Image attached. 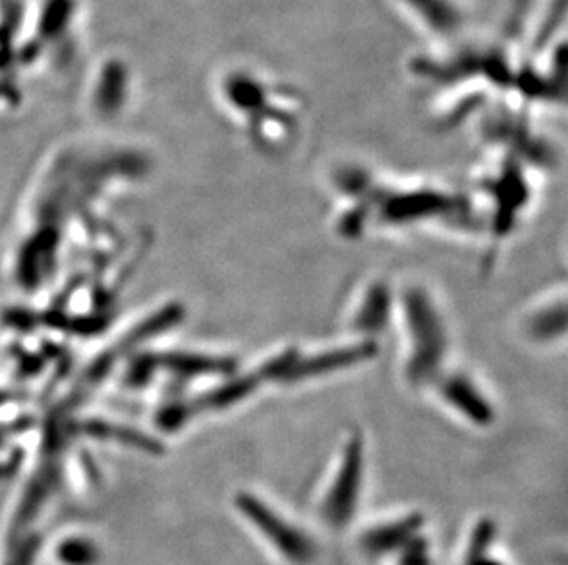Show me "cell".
I'll return each instance as SVG.
<instances>
[{"label": "cell", "mask_w": 568, "mask_h": 565, "mask_svg": "<svg viewBox=\"0 0 568 565\" xmlns=\"http://www.w3.org/2000/svg\"><path fill=\"white\" fill-rule=\"evenodd\" d=\"M236 508L290 564L310 565L315 561V542L260 497L242 492L236 496Z\"/></svg>", "instance_id": "obj_1"}, {"label": "cell", "mask_w": 568, "mask_h": 565, "mask_svg": "<svg viewBox=\"0 0 568 565\" xmlns=\"http://www.w3.org/2000/svg\"><path fill=\"white\" fill-rule=\"evenodd\" d=\"M365 470V446L359 438H354L346 444L343 463L338 466L337 477L324 500V520L327 525L344 528L354 520L359 505L361 485Z\"/></svg>", "instance_id": "obj_2"}, {"label": "cell", "mask_w": 568, "mask_h": 565, "mask_svg": "<svg viewBox=\"0 0 568 565\" xmlns=\"http://www.w3.org/2000/svg\"><path fill=\"white\" fill-rule=\"evenodd\" d=\"M410 326L414 337V373L424 377L433 366H438L444 352V332L435 310L424 294L410 296Z\"/></svg>", "instance_id": "obj_3"}, {"label": "cell", "mask_w": 568, "mask_h": 565, "mask_svg": "<svg viewBox=\"0 0 568 565\" xmlns=\"http://www.w3.org/2000/svg\"><path fill=\"white\" fill-rule=\"evenodd\" d=\"M424 523V516L408 514L396 522L383 523L379 527L371 528L361 540V544L372 555H386L392 551L402 549L408 540H413L422 531Z\"/></svg>", "instance_id": "obj_4"}, {"label": "cell", "mask_w": 568, "mask_h": 565, "mask_svg": "<svg viewBox=\"0 0 568 565\" xmlns=\"http://www.w3.org/2000/svg\"><path fill=\"white\" fill-rule=\"evenodd\" d=\"M447 399L449 402L464 411L469 419L478 422V424H486L491 419V411L488 404L484 402L483 397L478 396L477 391L473 390V386L466 380H455L450 382L447 388Z\"/></svg>", "instance_id": "obj_5"}, {"label": "cell", "mask_w": 568, "mask_h": 565, "mask_svg": "<svg viewBox=\"0 0 568 565\" xmlns=\"http://www.w3.org/2000/svg\"><path fill=\"white\" fill-rule=\"evenodd\" d=\"M399 565H430L429 545L422 536H414L399 549Z\"/></svg>", "instance_id": "obj_6"}, {"label": "cell", "mask_w": 568, "mask_h": 565, "mask_svg": "<svg viewBox=\"0 0 568 565\" xmlns=\"http://www.w3.org/2000/svg\"><path fill=\"white\" fill-rule=\"evenodd\" d=\"M466 565H505L500 564L497 558H491V556H488V553L483 556H477V558H471V561H466Z\"/></svg>", "instance_id": "obj_7"}]
</instances>
